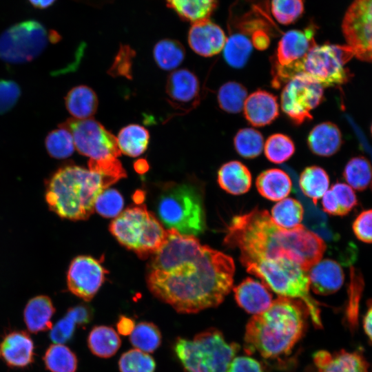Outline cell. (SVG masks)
<instances>
[{
  "instance_id": "cell-1",
  "label": "cell",
  "mask_w": 372,
  "mask_h": 372,
  "mask_svg": "<svg viewBox=\"0 0 372 372\" xmlns=\"http://www.w3.org/2000/svg\"><path fill=\"white\" fill-rule=\"evenodd\" d=\"M151 258V293L177 312L194 313L219 305L230 292L235 271L229 256L174 229Z\"/></svg>"
},
{
  "instance_id": "cell-2",
  "label": "cell",
  "mask_w": 372,
  "mask_h": 372,
  "mask_svg": "<svg viewBox=\"0 0 372 372\" xmlns=\"http://www.w3.org/2000/svg\"><path fill=\"white\" fill-rule=\"evenodd\" d=\"M225 244L240 251L241 263L290 258L308 271L322 258L324 240L302 225L286 229L276 225L268 211L255 208L234 216L227 227Z\"/></svg>"
},
{
  "instance_id": "cell-3",
  "label": "cell",
  "mask_w": 372,
  "mask_h": 372,
  "mask_svg": "<svg viewBox=\"0 0 372 372\" xmlns=\"http://www.w3.org/2000/svg\"><path fill=\"white\" fill-rule=\"evenodd\" d=\"M309 311L301 300L280 296L246 326L244 348L267 360L289 355L303 336Z\"/></svg>"
},
{
  "instance_id": "cell-4",
  "label": "cell",
  "mask_w": 372,
  "mask_h": 372,
  "mask_svg": "<svg viewBox=\"0 0 372 372\" xmlns=\"http://www.w3.org/2000/svg\"><path fill=\"white\" fill-rule=\"evenodd\" d=\"M117 182L75 165L59 168L46 183L45 200L51 211L72 220L87 219L97 197Z\"/></svg>"
},
{
  "instance_id": "cell-5",
  "label": "cell",
  "mask_w": 372,
  "mask_h": 372,
  "mask_svg": "<svg viewBox=\"0 0 372 372\" xmlns=\"http://www.w3.org/2000/svg\"><path fill=\"white\" fill-rule=\"evenodd\" d=\"M242 265L278 295L304 302L313 324L317 328L322 327L320 303L311 296L307 271L299 264L290 258H280L251 260Z\"/></svg>"
},
{
  "instance_id": "cell-6",
  "label": "cell",
  "mask_w": 372,
  "mask_h": 372,
  "mask_svg": "<svg viewBox=\"0 0 372 372\" xmlns=\"http://www.w3.org/2000/svg\"><path fill=\"white\" fill-rule=\"evenodd\" d=\"M156 210L161 221L168 229L195 236L206 228L203 197L195 183L165 184L158 197Z\"/></svg>"
},
{
  "instance_id": "cell-7",
  "label": "cell",
  "mask_w": 372,
  "mask_h": 372,
  "mask_svg": "<svg viewBox=\"0 0 372 372\" xmlns=\"http://www.w3.org/2000/svg\"><path fill=\"white\" fill-rule=\"evenodd\" d=\"M173 349L186 372H227L239 346L227 342L220 331L211 328L193 340L177 338Z\"/></svg>"
},
{
  "instance_id": "cell-8",
  "label": "cell",
  "mask_w": 372,
  "mask_h": 372,
  "mask_svg": "<svg viewBox=\"0 0 372 372\" xmlns=\"http://www.w3.org/2000/svg\"><path fill=\"white\" fill-rule=\"evenodd\" d=\"M353 56L348 45L316 43L302 60L280 66L279 75L287 82L299 73H305L323 87L341 85L351 78L344 65Z\"/></svg>"
},
{
  "instance_id": "cell-9",
  "label": "cell",
  "mask_w": 372,
  "mask_h": 372,
  "mask_svg": "<svg viewBox=\"0 0 372 372\" xmlns=\"http://www.w3.org/2000/svg\"><path fill=\"white\" fill-rule=\"evenodd\" d=\"M110 231L123 246L145 259L165 242L167 230L145 205L132 206L116 216Z\"/></svg>"
},
{
  "instance_id": "cell-10",
  "label": "cell",
  "mask_w": 372,
  "mask_h": 372,
  "mask_svg": "<svg viewBox=\"0 0 372 372\" xmlns=\"http://www.w3.org/2000/svg\"><path fill=\"white\" fill-rule=\"evenodd\" d=\"M60 35L48 30L37 20L15 23L0 34V59L10 63H23L39 56L49 43L59 41Z\"/></svg>"
},
{
  "instance_id": "cell-11",
  "label": "cell",
  "mask_w": 372,
  "mask_h": 372,
  "mask_svg": "<svg viewBox=\"0 0 372 372\" xmlns=\"http://www.w3.org/2000/svg\"><path fill=\"white\" fill-rule=\"evenodd\" d=\"M72 134L75 149L90 159L117 158L121 154L117 138L99 122L71 118L59 125Z\"/></svg>"
},
{
  "instance_id": "cell-12",
  "label": "cell",
  "mask_w": 372,
  "mask_h": 372,
  "mask_svg": "<svg viewBox=\"0 0 372 372\" xmlns=\"http://www.w3.org/2000/svg\"><path fill=\"white\" fill-rule=\"evenodd\" d=\"M324 100L323 87L305 73L292 77L281 93L282 112L295 125L311 120V112Z\"/></svg>"
},
{
  "instance_id": "cell-13",
  "label": "cell",
  "mask_w": 372,
  "mask_h": 372,
  "mask_svg": "<svg viewBox=\"0 0 372 372\" xmlns=\"http://www.w3.org/2000/svg\"><path fill=\"white\" fill-rule=\"evenodd\" d=\"M342 28L354 56L372 63V0H355L345 14Z\"/></svg>"
},
{
  "instance_id": "cell-14",
  "label": "cell",
  "mask_w": 372,
  "mask_h": 372,
  "mask_svg": "<svg viewBox=\"0 0 372 372\" xmlns=\"http://www.w3.org/2000/svg\"><path fill=\"white\" fill-rule=\"evenodd\" d=\"M106 269L96 259L88 256L76 257L69 267V290L85 301L91 300L105 281Z\"/></svg>"
},
{
  "instance_id": "cell-15",
  "label": "cell",
  "mask_w": 372,
  "mask_h": 372,
  "mask_svg": "<svg viewBox=\"0 0 372 372\" xmlns=\"http://www.w3.org/2000/svg\"><path fill=\"white\" fill-rule=\"evenodd\" d=\"M165 93L169 104L180 114L192 111L200 102L199 80L185 68L176 70L167 76Z\"/></svg>"
},
{
  "instance_id": "cell-16",
  "label": "cell",
  "mask_w": 372,
  "mask_h": 372,
  "mask_svg": "<svg viewBox=\"0 0 372 372\" xmlns=\"http://www.w3.org/2000/svg\"><path fill=\"white\" fill-rule=\"evenodd\" d=\"M316 30L313 25L305 29L291 30L281 37L272 63L284 66L302 60L315 41Z\"/></svg>"
},
{
  "instance_id": "cell-17",
  "label": "cell",
  "mask_w": 372,
  "mask_h": 372,
  "mask_svg": "<svg viewBox=\"0 0 372 372\" xmlns=\"http://www.w3.org/2000/svg\"><path fill=\"white\" fill-rule=\"evenodd\" d=\"M226 40L223 29L210 19L192 23L188 32V43L191 49L205 57L220 52Z\"/></svg>"
},
{
  "instance_id": "cell-18",
  "label": "cell",
  "mask_w": 372,
  "mask_h": 372,
  "mask_svg": "<svg viewBox=\"0 0 372 372\" xmlns=\"http://www.w3.org/2000/svg\"><path fill=\"white\" fill-rule=\"evenodd\" d=\"M313 359L316 372H369V364L358 351L320 350L314 353Z\"/></svg>"
},
{
  "instance_id": "cell-19",
  "label": "cell",
  "mask_w": 372,
  "mask_h": 372,
  "mask_svg": "<svg viewBox=\"0 0 372 372\" xmlns=\"http://www.w3.org/2000/svg\"><path fill=\"white\" fill-rule=\"evenodd\" d=\"M1 355L12 368L23 369L34 362V344L28 333L15 330L7 333L0 344Z\"/></svg>"
},
{
  "instance_id": "cell-20",
  "label": "cell",
  "mask_w": 372,
  "mask_h": 372,
  "mask_svg": "<svg viewBox=\"0 0 372 372\" xmlns=\"http://www.w3.org/2000/svg\"><path fill=\"white\" fill-rule=\"evenodd\" d=\"M277 98L272 93L258 90L246 99L243 112L246 120L253 126L271 124L279 114Z\"/></svg>"
},
{
  "instance_id": "cell-21",
  "label": "cell",
  "mask_w": 372,
  "mask_h": 372,
  "mask_svg": "<svg viewBox=\"0 0 372 372\" xmlns=\"http://www.w3.org/2000/svg\"><path fill=\"white\" fill-rule=\"evenodd\" d=\"M308 276L310 288L315 293L322 296L338 291L344 279L341 266L331 259L319 261L309 269Z\"/></svg>"
},
{
  "instance_id": "cell-22",
  "label": "cell",
  "mask_w": 372,
  "mask_h": 372,
  "mask_svg": "<svg viewBox=\"0 0 372 372\" xmlns=\"http://www.w3.org/2000/svg\"><path fill=\"white\" fill-rule=\"evenodd\" d=\"M238 304L249 313L254 315L266 311L272 303V294L268 288L250 278L234 288Z\"/></svg>"
},
{
  "instance_id": "cell-23",
  "label": "cell",
  "mask_w": 372,
  "mask_h": 372,
  "mask_svg": "<svg viewBox=\"0 0 372 372\" xmlns=\"http://www.w3.org/2000/svg\"><path fill=\"white\" fill-rule=\"evenodd\" d=\"M307 144L309 149L316 155L329 157L340 150L342 144V133L333 123H320L310 131Z\"/></svg>"
},
{
  "instance_id": "cell-24",
  "label": "cell",
  "mask_w": 372,
  "mask_h": 372,
  "mask_svg": "<svg viewBox=\"0 0 372 372\" xmlns=\"http://www.w3.org/2000/svg\"><path fill=\"white\" fill-rule=\"evenodd\" d=\"M55 312L51 299L46 296H37L30 299L23 311V320L28 330L37 333L51 329L52 318Z\"/></svg>"
},
{
  "instance_id": "cell-25",
  "label": "cell",
  "mask_w": 372,
  "mask_h": 372,
  "mask_svg": "<svg viewBox=\"0 0 372 372\" xmlns=\"http://www.w3.org/2000/svg\"><path fill=\"white\" fill-rule=\"evenodd\" d=\"M256 185L261 196L272 201L286 198L293 186L289 174L278 168L262 172L256 178Z\"/></svg>"
},
{
  "instance_id": "cell-26",
  "label": "cell",
  "mask_w": 372,
  "mask_h": 372,
  "mask_svg": "<svg viewBox=\"0 0 372 372\" xmlns=\"http://www.w3.org/2000/svg\"><path fill=\"white\" fill-rule=\"evenodd\" d=\"M217 180L220 187L227 193L240 195L250 189L251 175L249 169L240 161H231L220 167Z\"/></svg>"
},
{
  "instance_id": "cell-27",
  "label": "cell",
  "mask_w": 372,
  "mask_h": 372,
  "mask_svg": "<svg viewBox=\"0 0 372 372\" xmlns=\"http://www.w3.org/2000/svg\"><path fill=\"white\" fill-rule=\"evenodd\" d=\"M65 107L72 118H91L96 113L99 101L95 92L88 86L79 85L72 88L65 97Z\"/></svg>"
},
{
  "instance_id": "cell-28",
  "label": "cell",
  "mask_w": 372,
  "mask_h": 372,
  "mask_svg": "<svg viewBox=\"0 0 372 372\" xmlns=\"http://www.w3.org/2000/svg\"><path fill=\"white\" fill-rule=\"evenodd\" d=\"M121 345L118 333L111 327H94L87 336V346L96 356L103 358L112 357Z\"/></svg>"
},
{
  "instance_id": "cell-29",
  "label": "cell",
  "mask_w": 372,
  "mask_h": 372,
  "mask_svg": "<svg viewBox=\"0 0 372 372\" xmlns=\"http://www.w3.org/2000/svg\"><path fill=\"white\" fill-rule=\"evenodd\" d=\"M116 138L121 153L130 157H137L147 149L149 134L143 126L130 124L123 127Z\"/></svg>"
},
{
  "instance_id": "cell-30",
  "label": "cell",
  "mask_w": 372,
  "mask_h": 372,
  "mask_svg": "<svg viewBox=\"0 0 372 372\" xmlns=\"http://www.w3.org/2000/svg\"><path fill=\"white\" fill-rule=\"evenodd\" d=\"M168 7L183 20L192 23L209 19L217 0H166Z\"/></svg>"
},
{
  "instance_id": "cell-31",
  "label": "cell",
  "mask_w": 372,
  "mask_h": 372,
  "mask_svg": "<svg viewBox=\"0 0 372 372\" xmlns=\"http://www.w3.org/2000/svg\"><path fill=\"white\" fill-rule=\"evenodd\" d=\"M299 189L311 198L314 205L327 191L329 178L326 171L322 167L312 165L306 167L301 173L298 181Z\"/></svg>"
},
{
  "instance_id": "cell-32",
  "label": "cell",
  "mask_w": 372,
  "mask_h": 372,
  "mask_svg": "<svg viewBox=\"0 0 372 372\" xmlns=\"http://www.w3.org/2000/svg\"><path fill=\"white\" fill-rule=\"evenodd\" d=\"M248 35L233 33L227 38L223 48V57L227 63L236 69L243 68L252 52L253 45Z\"/></svg>"
},
{
  "instance_id": "cell-33",
  "label": "cell",
  "mask_w": 372,
  "mask_h": 372,
  "mask_svg": "<svg viewBox=\"0 0 372 372\" xmlns=\"http://www.w3.org/2000/svg\"><path fill=\"white\" fill-rule=\"evenodd\" d=\"M153 56L158 68L167 71L173 70L183 61L185 50L178 41L165 39L155 44Z\"/></svg>"
},
{
  "instance_id": "cell-34",
  "label": "cell",
  "mask_w": 372,
  "mask_h": 372,
  "mask_svg": "<svg viewBox=\"0 0 372 372\" xmlns=\"http://www.w3.org/2000/svg\"><path fill=\"white\" fill-rule=\"evenodd\" d=\"M45 368L50 372H76L78 360L76 354L63 344H51L43 358Z\"/></svg>"
},
{
  "instance_id": "cell-35",
  "label": "cell",
  "mask_w": 372,
  "mask_h": 372,
  "mask_svg": "<svg viewBox=\"0 0 372 372\" xmlns=\"http://www.w3.org/2000/svg\"><path fill=\"white\" fill-rule=\"evenodd\" d=\"M271 218L279 227L291 229L301 225L304 216L302 204L292 198L280 200L271 209Z\"/></svg>"
},
{
  "instance_id": "cell-36",
  "label": "cell",
  "mask_w": 372,
  "mask_h": 372,
  "mask_svg": "<svg viewBox=\"0 0 372 372\" xmlns=\"http://www.w3.org/2000/svg\"><path fill=\"white\" fill-rule=\"evenodd\" d=\"M364 285V278L361 272L355 267H351L345 318L351 331H354L358 327L359 304Z\"/></svg>"
},
{
  "instance_id": "cell-37",
  "label": "cell",
  "mask_w": 372,
  "mask_h": 372,
  "mask_svg": "<svg viewBox=\"0 0 372 372\" xmlns=\"http://www.w3.org/2000/svg\"><path fill=\"white\" fill-rule=\"evenodd\" d=\"M343 177L351 188L358 191L366 189L372 180V167L364 156L351 158L344 167Z\"/></svg>"
},
{
  "instance_id": "cell-38",
  "label": "cell",
  "mask_w": 372,
  "mask_h": 372,
  "mask_svg": "<svg viewBox=\"0 0 372 372\" xmlns=\"http://www.w3.org/2000/svg\"><path fill=\"white\" fill-rule=\"evenodd\" d=\"M247 97V89L236 81H228L222 85L217 94L220 109L230 114L239 113L243 109Z\"/></svg>"
},
{
  "instance_id": "cell-39",
  "label": "cell",
  "mask_w": 372,
  "mask_h": 372,
  "mask_svg": "<svg viewBox=\"0 0 372 372\" xmlns=\"http://www.w3.org/2000/svg\"><path fill=\"white\" fill-rule=\"evenodd\" d=\"M131 344L145 353L154 352L161 344L162 335L158 327L150 322L138 323L130 335Z\"/></svg>"
},
{
  "instance_id": "cell-40",
  "label": "cell",
  "mask_w": 372,
  "mask_h": 372,
  "mask_svg": "<svg viewBox=\"0 0 372 372\" xmlns=\"http://www.w3.org/2000/svg\"><path fill=\"white\" fill-rule=\"evenodd\" d=\"M234 145L237 153L245 158L258 156L264 147L262 134L258 130L245 127L238 131L234 138Z\"/></svg>"
},
{
  "instance_id": "cell-41",
  "label": "cell",
  "mask_w": 372,
  "mask_h": 372,
  "mask_svg": "<svg viewBox=\"0 0 372 372\" xmlns=\"http://www.w3.org/2000/svg\"><path fill=\"white\" fill-rule=\"evenodd\" d=\"M45 145L49 155L56 159L70 157L74 152L75 146L71 133L60 126L48 133Z\"/></svg>"
},
{
  "instance_id": "cell-42",
  "label": "cell",
  "mask_w": 372,
  "mask_h": 372,
  "mask_svg": "<svg viewBox=\"0 0 372 372\" xmlns=\"http://www.w3.org/2000/svg\"><path fill=\"white\" fill-rule=\"evenodd\" d=\"M267 158L274 163H282L295 152V145L287 135L277 133L269 136L264 145Z\"/></svg>"
},
{
  "instance_id": "cell-43",
  "label": "cell",
  "mask_w": 372,
  "mask_h": 372,
  "mask_svg": "<svg viewBox=\"0 0 372 372\" xmlns=\"http://www.w3.org/2000/svg\"><path fill=\"white\" fill-rule=\"evenodd\" d=\"M118 369L120 372H154L156 362L147 353L130 349L120 357Z\"/></svg>"
},
{
  "instance_id": "cell-44",
  "label": "cell",
  "mask_w": 372,
  "mask_h": 372,
  "mask_svg": "<svg viewBox=\"0 0 372 372\" xmlns=\"http://www.w3.org/2000/svg\"><path fill=\"white\" fill-rule=\"evenodd\" d=\"M271 10L276 20L289 25L295 22L304 12L303 0H271Z\"/></svg>"
},
{
  "instance_id": "cell-45",
  "label": "cell",
  "mask_w": 372,
  "mask_h": 372,
  "mask_svg": "<svg viewBox=\"0 0 372 372\" xmlns=\"http://www.w3.org/2000/svg\"><path fill=\"white\" fill-rule=\"evenodd\" d=\"M123 205L121 194L116 189H107L97 197L94 209L103 217L116 218L121 214Z\"/></svg>"
},
{
  "instance_id": "cell-46",
  "label": "cell",
  "mask_w": 372,
  "mask_h": 372,
  "mask_svg": "<svg viewBox=\"0 0 372 372\" xmlns=\"http://www.w3.org/2000/svg\"><path fill=\"white\" fill-rule=\"evenodd\" d=\"M135 54V51L129 45H121L110 68L109 74L112 76H121L131 79L132 78V60Z\"/></svg>"
},
{
  "instance_id": "cell-47",
  "label": "cell",
  "mask_w": 372,
  "mask_h": 372,
  "mask_svg": "<svg viewBox=\"0 0 372 372\" xmlns=\"http://www.w3.org/2000/svg\"><path fill=\"white\" fill-rule=\"evenodd\" d=\"M88 169L97 172L118 181L127 177V173L117 158L112 157L99 160L90 159Z\"/></svg>"
},
{
  "instance_id": "cell-48",
  "label": "cell",
  "mask_w": 372,
  "mask_h": 372,
  "mask_svg": "<svg viewBox=\"0 0 372 372\" xmlns=\"http://www.w3.org/2000/svg\"><path fill=\"white\" fill-rule=\"evenodd\" d=\"M336 200L340 216L349 214L358 203L356 195L353 189L348 185L342 183H336L330 189Z\"/></svg>"
},
{
  "instance_id": "cell-49",
  "label": "cell",
  "mask_w": 372,
  "mask_h": 372,
  "mask_svg": "<svg viewBox=\"0 0 372 372\" xmlns=\"http://www.w3.org/2000/svg\"><path fill=\"white\" fill-rule=\"evenodd\" d=\"M21 96L19 85L11 80H0V114L9 112Z\"/></svg>"
},
{
  "instance_id": "cell-50",
  "label": "cell",
  "mask_w": 372,
  "mask_h": 372,
  "mask_svg": "<svg viewBox=\"0 0 372 372\" xmlns=\"http://www.w3.org/2000/svg\"><path fill=\"white\" fill-rule=\"evenodd\" d=\"M76 322L68 314L60 319L50 332V338L54 344H65L70 341L74 334Z\"/></svg>"
},
{
  "instance_id": "cell-51",
  "label": "cell",
  "mask_w": 372,
  "mask_h": 372,
  "mask_svg": "<svg viewBox=\"0 0 372 372\" xmlns=\"http://www.w3.org/2000/svg\"><path fill=\"white\" fill-rule=\"evenodd\" d=\"M352 228L360 240L372 243V209L362 211L353 221Z\"/></svg>"
},
{
  "instance_id": "cell-52",
  "label": "cell",
  "mask_w": 372,
  "mask_h": 372,
  "mask_svg": "<svg viewBox=\"0 0 372 372\" xmlns=\"http://www.w3.org/2000/svg\"><path fill=\"white\" fill-rule=\"evenodd\" d=\"M227 372H268L257 360L249 356L234 358Z\"/></svg>"
},
{
  "instance_id": "cell-53",
  "label": "cell",
  "mask_w": 372,
  "mask_h": 372,
  "mask_svg": "<svg viewBox=\"0 0 372 372\" xmlns=\"http://www.w3.org/2000/svg\"><path fill=\"white\" fill-rule=\"evenodd\" d=\"M78 326H85L90 322L93 318V309L88 305L79 304L70 308L67 313Z\"/></svg>"
},
{
  "instance_id": "cell-54",
  "label": "cell",
  "mask_w": 372,
  "mask_h": 372,
  "mask_svg": "<svg viewBox=\"0 0 372 372\" xmlns=\"http://www.w3.org/2000/svg\"><path fill=\"white\" fill-rule=\"evenodd\" d=\"M322 198L324 211L331 215L340 216V210L332 191L327 190Z\"/></svg>"
},
{
  "instance_id": "cell-55",
  "label": "cell",
  "mask_w": 372,
  "mask_h": 372,
  "mask_svg": "<svg viewBox=\"0 0 372 372\" xmlns=\"http://www.w3.org/2000/svg\"><path fill=\"white\" fill-rule=\"evenodd\" d=\"M252 45L258 50L267 49L270 43V37L265 30H258L251 34Z\"/></svg>"
},
{
  "instance_id": "cell-56",
  "label": "cell",
  "mask_w": 372,
  "mask_h": 372,
  "mask_svg": "<svg viewBox=\"0 0 372 372\" xmlns=\"http://www.w3.org/2000/svg\"><path fill=\"white\" fill-rule=\"evenodd\" d=\"M135 326L134 320L125 316H121L116 322L117 331L123 335H130Z\"/></svg>"
},
{
  "instance_id": "cell-57",
  "label": "cell",
  "mask_w": 372,
  "mask_h": 372,
  "mask_svg": "<svg viewBox=\"0 0 372 372\" xmlns=\"http://www.w3.org/2000/svg\"><path fill=\"white\" fill-rule=\"evenodd\" d=\"M364 330L372 342V300L368 302V309L363 319Z\"/></svg>"
},
{
  "instance_id": "cell-58",
  "label": "cell",
  "mask_w": 372,
  "mask_h": 372,
  "mask_svg": "<svg viewBox=\"0 0 372 372\" xmlns=\"http://www.w3.org/2000/svg\"><path fill=\"white\" fill-rule=\"evenodd\" d=\"M36 8L45 9L52 6L56 0H28Z\"/></svg>"
},
{
  "instance_id": "cell-59",
  "label": "cell",
  "mask_w": 372,
  "mask_h": 372,
  "mask_svg": "<svg viewBox=\"0 0 372 372\" xmlns=\"http://www.w3.org/2000/svg\"><path fill=\"white\" fill-rule=\"evenodd\" d=\"M134 167L138 174H143L149 169V164L145 159L140 158L134 163Z\"/></svg>"
},
{
  "instance_id": "cell-60",
  "label": "cell",
  "mask_w": 372,
  "mask_h": 372,
  "mask_svg": "<svg viewBox=\"0 0 372 372\" xmlns=\"http://www.w3.org/2000/svg\"><path fill=\"white\" fill-rule=\"evenodd\" d=\"M76 1L82 2L92 6H102L105 4L110 3L113 0H74Z\"/></svg>"
},
{
  "instance_id": "cell-61",
  "label": "cell",
  "mask_w": 372,
  "mask_h": 372,
  "mask_svg": "<svg viewBox=\"0 0 372 372\" xmlns=\"http://www.w3.org/2000/svg\"><path fill=\"white\" fill-rule=\"evenodd\" d=\"M371 134H372V124H371Z\"/></svg>"
},
{
  "instance_id": "cell-62",
  "label": "cell",
  "mask_w": 372,
  "mask_h": 372,
  "mask_svg": "<svg viewBox=\"0 0 372 372\" xmlns=\"http://www.w3.org/2000/svg\"><path fill=\"white\" fill-rule=\"evenodd\" d=\"M0 355H1V350H0Z\"/></svg>"
}]
</instances>
